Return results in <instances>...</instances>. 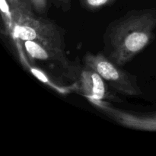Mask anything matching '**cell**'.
<instances>
[{
  "mask_svg": "<svg viewBox=\"0 0 156 156\" xmlns=\"http://www.w3.org/2000/svg\"><path fill=\"white\" fill-rule=\"evenodd\" d=\"M51 2L59 10L67 12L71 9L72 0H50Z\"/></svg>",
  "mask_w": 156,
  "mask_h": 156,
  "instance_id": "ba28073f",
  "label": "cell"
},
{
  "mask_svg": "<svg viewBox=\"0 0 156 156\" xmlns=\"http://www.w3.org/2000/svg\"><path fill=\"white\" fill-rule=\"evenodd\" d=\"M117 0H78L81 7L85 11L95 12L104 8L112 5Z\"/></svg>",
  "mask_w": 156,
  "mask_h": 156,
  "instance_id": "8992f818",
  "label": "cell"
},
{
  "mask_svg": "<svg viewBox=\"0 0 156 156\" xmlns=\"http://www.w3.org/2000/svg\"><path fill=\"white\" fill-rule=\"evenodd\" d=\"M155 30V9L129 11L107 26L103 34L104 53L123 67L152 42Z\"/></svg>",
  "mask_w": 156,
  "mask_h": 156,
  "instance_id": "6da1fadb",
  "label": "cell"
},
{
  "mask_svg": "<svg viewBox=\"0 0 156 156\" xmlns=\"http://www.w3.org/2000/svg\"><path fill=\"white\" fill-rule=\"evenodd\" d=\"M83 59L85 65L98 73L106 83L117 93L129 98L143 96V91L139 85L136 76L123 70L104 53L88 52Z\"/></svg>",
  "mask_w": 156,
  "mask_h": 156,
  "instance_id": "3957f363",
  "label": "cell"
},
{
  "mask_svg": "<svg viewBox=\"0 0 156 156\" xmlns=\"http://www.w3.org/2000/svg\"><path fill=\"white\" fill-rule=\"evenodd\" d=\"M34 11L39 15H43L47 12L48 0H29Z\"/></svg>",
  "mask_w": 156,
  "mask_h": 156,
  "instance_id": "52a82bcc",
  "label": "cell"
},
{
  "mask_svg": "<svg viewBox=\"0 0 156 156\" xmlns=\"http://www.w3.org/2000/svg\"><path fill=\"white\" fill-rule=\"evenodd\" d=\"M24 1V0H8V2H9L11 7H13V6L17 5L20 4V3H21Z\"/></svg>",
  "mask_w": 156,
  "mask_h": 156,
  "instance_id": "9c48e42d",
  "label": "cell"
},
{
  "mask_svg": "<svg viewBox=\"0 0 156 156\" xmlns=\"http://www.w3.org/2000/svg\"><path fill=\"white\" fill-rule=\"evenodd\" d=\"M13 28L10 37L15 41H32L67 59L63 30L54 21L34 14L29 0L11 7Z\"/></svg>",
  "mask_w": 156,
  "mask_h": 156,
  "instance_id": "7a4b0ae2",
  "label": "cell"
},
{
  "mask_svg": "<svg viewBox=\"0 0 156 156\" xmlns=\"http://www.w3.org/2000/svg\"><path fill=\"white\" fill-rule=\"evenodd\" d=\"M99 111L117 124L135 130L156 132V111L143 113L116 108L110 101L86 98Z\"/></svg>",
  "mask_w": 156,
  "mask_h": 156,
  "instance_id": "277c9868",
  "label": "cell"
},
{
  "mask_svg": "<svg viewBox=\"0 0 156 156\" xmlns=\"http://www.w3.org/2000/svg\"><path fill=\"white\" fill-rule=\"evenodd\" d=\"M77 89L85 98L100 99L108 101H120V99L110 91L105 80L93 69L85 65L76 81Z\"/></svg>",
  "mask_w": 156,
  "mask_h": 156,
  "instance_id": "5b68a950",
  "label": "cell"
}]
</instances>
